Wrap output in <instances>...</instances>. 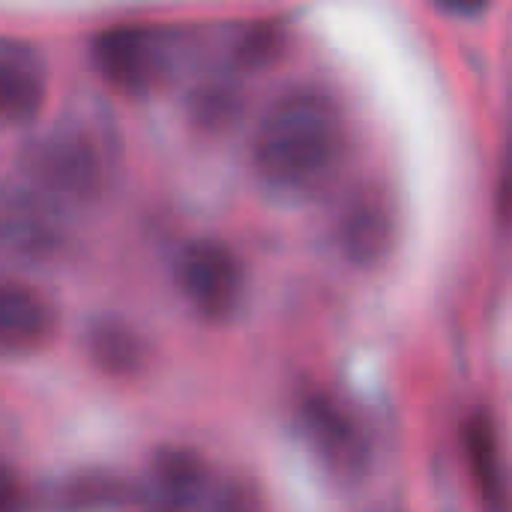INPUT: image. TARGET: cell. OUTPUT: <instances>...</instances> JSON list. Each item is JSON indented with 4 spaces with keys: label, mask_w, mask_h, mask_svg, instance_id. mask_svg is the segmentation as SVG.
Here are the masks:
<instances>
[{
    "label": "cell",
    "mask_w": 512,
    "mask_h": 512,
    "mask_svg": "<svg viewBox=\"0 0 512 512\" xmlns=\"http://www.w3.org/2000/svg\"><path fill=\"white\" fill-rule=\"evenodd\" d=\"M342 156V120L327 93L318 87H291L264 111L252 159L270 192L312 195L318 192Z\"/></svg>",
    "instance_id": "obj_1"
},
{
    "label": "cell",
    "mask_w": 512,
    "mask_h": 512,
    "mask_svg": "<svg viewBox=\"0 0 512 512\" xmlns=\"http://www.w3.org/2000/svg\"><path fill=\"white\" fill-rule=\"evenodd\" d=\"M174 282L189 309L213 324H222L240 312L243 303V267L237 255L219 240H192L174 261Z\"/></svg>",
    "instance_id": "obj_2"
},
{
    "label": "cell",
    "mask_w": 512,
    "mask_h": 512,
    "mask_svg": "<svg viewBox=\"0 0 512 512\" xmlns=\"http://www.w3.org/2000/svg\"><path fill=\"white\" fill-rule=\"evenodd\" d=\"M96 168L99 162L90 138L81 129L60 126L36 144L30 159V186L66 210L69 204L93 198L99 183Z\"/></svg>",
    "instance_id": "obj_3"
},
{
    "label": "cell",
    "mask_w": 512,
    "mask_h": 512,
    "mask_svg": "<svg viewBox=\"0 0 512 512\" xmlns=\"http://www.w3.org/2000/svg\"><path fill=\"white\" fill-rule=\"evenodd\" d=\"M93 60L108 84L126 93L150 90L165 66L162 39L138 24H120L102 30L93 39Z\"/></svg>",
    "instance_id": "obj_4"
},
{
    "label": "cell",
    "mask_w": 512,
    "mask_h": 512,
    "mask_svg": "<svg viewBox=\"0 0 512 512\" xmlns=\"http://www.w3.org/2000/svg\"><path fill=\"white\" fill-rule=\"evenodd\" d=\"M63 240V207L36 186H9L3 198V243L21 261H45Z\"/></svg>",
    "instance_id": "obj_5"
},
{
    "label": "cell",
    "mask_w": 512,
    "mask_h": 512,
    "mask_svg": "<svg viewBox=\"0 0 512 512\" xmlns=\"http://www.w3.org/2000/svg\"><path fill=\"white\" fill-rule=\"evenodd\" d=\"M45 102V66L33 45L6 36L0 45V111L9 126L30 123Z\"/></svg>",
    "instance_id": "obj_6"
},
{
    "label": "cell",
    "mask_w": 512,
    "mask_h": 512,
    "mask_svg": "<svg viewBox=\"0 0 512 512\" xmlns=\"http://www.w3.org/2000/svg\"><path fill=\"white\" fill-rule=\"evenodd\" d=\"M153 512H195L207 504L204 462L189 450H162L147 471Z\"/></svg>",
    "instance_id": "obj_7"
},
{
    "label": "cell",
    "mask_w": 512,
    "mask_h": 512,
    "mask_svg": "<svg viewBox=\"0 0 512 512\" xmlns=\"http://www.w3.org/2000/svg\"><path fill=\"white\" fill-rule=\"evenodd\" d=\"M51 333L48 303L27 285L6 282L0 291V345L9 357L36 351Z\"/></svg>",
    "instance_id": "obj_8"
},
{
    "label": "cell",
    "mask_w": 512,
    "mask_h": 512,
    "mask_svg": "<svg viewBox=\"0 0 512 512\" xmlns=\"http://www.w3.org/2000/svg\"><path fill=\"white\" fill-rule=\"evenodd\" d=\"M303 435H306L309 447L336 471H348L360 459L357 456L360 441H357L354 423L327 396H312L303 405Z\"/></svg>",
    "instance_id": "obj_9"
},
{
    "label": "cell",
    "mask_w": 512,
    "mask_h": 512,
    "mask_svg": "<svg viewBox=\"0 0 512 512\" xmlns=\"http://www.w3.org/2000/svg\"><path fill=\"white\" fill-rule=\"evenodd\" d=\"M390 234L387 216L378 204H357L342 228V246L357 264H375L384 255Z\"/></svg>",
    "instance_id": "obj_10"
}]
</instances>
